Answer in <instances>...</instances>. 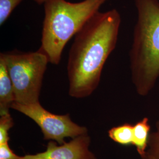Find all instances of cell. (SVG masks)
Instances as JSON below:
<instances>
[{
    "label": "cell",
    "mask_w": 159,
    "mask_h": 159,
    "mask_svg": "<svg viewBox=\"0 0 159 159\" xmlns=\"http://www.w3.org/2000/svg\"><path fill=\"white\" fill-rule=\"evenodd\" d=\"M121 23L116 9L98 11L75 34L67 66L70 96L85 98L96 90L104 66L117 45Z\"/></svg>",
    "instance_id": "6da1fadb"
},
{
    "label": "cell",
    "mask_w": 159,
    "mask_h": 159,
    "mask_svg": "<svg viewBox=\"0 0 159 159\" xmlns=\"http://www.w3.org/2000/svg\"><path fill=\"white\" fill-rule=\"evenodd\" d=\"M137 18L129 52L131 79L147 96L159 79V1L134 0Z\"/></svg>",
    "instance_id": "7a4b0ae2"
},
{
    "label": "cell",
    "mask_w": 159,
    "mask_h": 159,
    "mask_svg": "<svg viewBox=\"0 0 159 159\" xmlns=\"http://www.w3.org/2000/svg\"><path fill=\"white\" fill-rule=\"evenodd\" d=\"M107 0H47L44 3V18L39 51L49 63L58 65L63 50Z\"/></svg>",
    "instance_id": "3957f363"
},
{
    "label": "cell",
    "mask_w": 159,
    "mask_h": 159,
    "mask_svg": "<svg viewBox=\"0 0 159 159\" xmlns=\"http://www.w3.org/2000/svg\"><path fill=\"white\" fill-rule=\"evenodd\" d=\"M11 80L15 102L30 104L39 102L43 80L48 59L39 50L35 52L18 50L1 53Z\"/></svg>",
    "instance_id": "277c9868"
},
{
    "label": "cell",
    "mask_w": 159,
    "mask_h": 159,
    "mask_svg": "<svg viewBox=\"0 0 159 159\" xmlns=\"http://www.w3.org/2000/svg\"><path fill=\"white\" fill-rule=\"evenodd\" d=\"M11 108L33 120L40 127L44 139L56 141L58 144L64 143L67 137L73 139L88 132L86 127L73 122L68 114L52 113L44 108L40 102L30 104L14 102Z\"/></svg>",
    "instance_id": "5b68a950"
},
{
    "label": "cell",
    "mask_w": 159,
    "mask_h": 159,
    "mask_svg": "<svg viewBox=\"0 0 159 159\" xmlns=\"http://www.w3.org/2000/svg\"><path fill=\"white\" fill-rule=\"evenodd\" d=\"M58 144V143H57ZM50 141L46 151L34 154H26L20 159H97L90 150V137L87 134L73 138L69 142L58 145Z\"/></svg>",
    "instance_id": "8992f818"
},
{
    "label": "cell",
    "mask_w": 159,
    "mask_h": 159,
    "mask_svg": "<svg viewBox=\"0 0 159 159\" xmlns=\"http://www.w3.org/2000/svg\"><path fill=\"white\" fill-rule=\"evenodd\" d=\"M15 101L11 80L3 59L0 57V115L10 113L9 110Z\"/></svg>",
    "instance_id": "52a82bcc"
},
{
    "label": "cell",
    "mask_w": 159,
    "mask_h": 159,
    "mask_svg": "<svg viewBox=\"0 0 159 159\" xmlns=\"http://www.w3.org/2000/svg\"><path fill=\"white\" fill-rule=\"evenodd\" d=\"M150 125L148 117H144L133 125V138L132 145L136 148L141 157L146 153L150 132Z\"/></svg>",
    "instance_id": "ba28073f"
},
{
    "label": "cell",
    "mask_w": 159,
    "mask_h": 159,
    "mask_svg": "<svg viewBox=\"0 0 159 159\" xmlns=\"http://www.w3.org/2000/svg\"><path fill=\"white\" fill-rule=\"evenodd\" d=\"M109 137L120 144L132 145L133 138V125L125 123L111 128L108 132Z\"/></svg>",
    "instance_id": "9c48e42d"
},
{
    "label": "cell",
    "mask_w": 159,
    "mask_h": 159,
    "mask_svg": "<svg viewBox=\"0 0 159 159\" xmlns=\"http://www.w3.org/2000/svg\"><path fill=\"white\" fill-rule=\"evenodd\" d=\"M142 159H159V120L156 123V129L150 134L146 153Z\"/></svg>",
    "instance_id": "30bf717a"
},
{
    "label": "cell",
    "mask_w": 159,
    "mask_h": 159,
    "mask_svg": "<svg viewBox=\"0 0 159 159\" xmlns=\"http://www.w3.org/2000/svg\"><path fill=\"white\" fill-rule=\"evenodd\" d=\"M23 0H0V25H3Z\"/></svg>",
    "instance_id": "8fae6325"
},
{
    "label": "cell",
    "mask_w": 159,
    "mask_h": 159,
    "mask_svg": "<svg viewBox=\"0 0 159 159\" xmlns=\"http://www.w3.org/2000/svg\"><path fill=\"white\" fill-rule=\"evenodd\" d=\"M13 126V120L10 113L0 115V144L8 143V131Z\"/></svg>",
    "instance_id": "7c38bea8"
},
{
    "label": "cell",
    "mask_w": 159,
    "mask_h": 159,
    "mask_svg": "<svg viewBox=\"0 0 159 159\" xmlns=\"http://www.w3.org/2000/svg\"><path fill=\"white\" fill-rule=\"evenodd\" d=\"M20 157L12 152L8 143L0 144V159H20Z\"/></svg>",
    "instance_id": "4fadbf2b"
},
{
    "label": "cell",
    "mask_w": 159,
    "mask_h": 159,
    "mask_svg": "<svg viewBox=\"0 0 159 159\" xmlns=\"http://www.w3.org/2000/svg\"><path fill=\"white\" fill-rule=\"evenodd\" d=\"M33 1L37 4H38L39 5H41V4H44V3L47 0H33Z\"/></svg>",
    "instance_id": "5bb4252c"
}]
</instances>
